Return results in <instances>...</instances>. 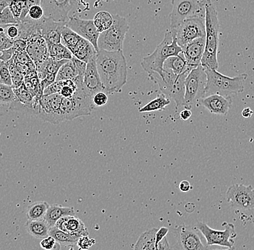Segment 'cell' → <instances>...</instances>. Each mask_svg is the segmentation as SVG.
<instances>
[{
  "mask_svg": "<svg viewBox=\"0 0 254 250\" xmlns=\"http://www.w3.org/2000/svg\"><path fill=\"white\" fill-rule=\"evenodd\" d=\"M34 5H41V0H25V5H24L23 12L19 19V22L24 20L28 15V10L30 8Z\"/></svg>",
  "mask_w": 254,
  "mask_h": 250,
  "instance_id": "cell-47",
  "label": "cell"
},
{
  "mask_svg": "<svg viewBox=\"0 0 254 250\" xmlns=\"http://www.w3.org/2000/svg\"><path fill=\"white\" fill-rule=\"evenodd\" d=\"M18 20L14 17L9 7L5 8L0 13V25H10V24H17Z\"/></svg>",
  "mask_w": 254,
  "mask_h": 250,
  "instance_id": "cell-41",
  "label": "cell"
},
{
  "mask_svg": "<svg viewBox=\"0 0 254 250\" xmlns=\"http://www.w3.org/2000/svg\"><path fill=\"white\" fill-rule=\"evenodd\" d=\"M204 15L189 17L184 20L174 31H171L176 37L178 45L182 49L193 40L205 37Z\"/></svg>",
  "mask_w": 254,
  "mask_h": 250,
  "instance_id": "cell-10",
  "label": "cell"
},
{
  "mask_svg": "<svg viewBox=\"0 0 254 250\" xmlns=\"http://www.w3.org/2000/svg\"><path fill=\"white\" fill-rule=\"evenodd\" d=\"M49 235L54 237L57 243L63 246L77 244L79 240L78 237H74L66 232H64L56 227H51L49 229Z\"/></svg>",
  "mask_w": 254,
  "mask_h": 250,
  "instance_id": "cell-31",
  "label": "cell"
},
{
  "mask_svg": "<svg viewBox=\"0 0 254 250\" xmlns=\"http://www.w3.org/2000/svg\"><path fill=\"white\" fill-rule=\"evenodd\" d=\"M236 250V249H235L234 247H233V248H228V249H226V250L216 249V250Z\"/></svg>",
  "mask_w": 254,
  "mask_h": 250,
  "instance_id": "cell-57",
  "label": "cell"
},
{
  "mask_svg": "<svg viewBox=\"0 0 254 250\" xmlns=\"http://www.w3.org/2000/svg\"><path fill=\"white\" fill-rule=\"evenodd\" d=\"M179 188L182 192H187L191 189V186H190V181L184 180V181H181Z\"/></svg>",
  "mask_w": 254,
  "mask_h": 250,
  "instance_id": "cell-53",
  "label": "cell"
},
{
  "mask_svg": "<svg viewBox=\"0 0 254 250\" xmlns=\"http://www.w3.org/2000/svg\"><path fill=\"white\" fill-rule=\"evenodd\" d=\"M6 33H7L8 37L13 41L18 39V25H17V24H10V25H7V28H6Z\"/></svg>",
  "mask_w": 254,
  "mask_h": 250,
  "instance_id": "cell-48",
  "label": "cell"
},
{
  "mask_svg": "<svg viewBox=\"0 0 254 250\" xmlns=\"http://www.w3.org/2000/svg\"><path fill=\"white\" fill-rule=\"evenodd\" d=\"M179 250H209V247L201 242L195 229L182 224L173 229Z\"/></svg>",
  "mask_w": 254,
  "mask_h": 250,
  "instance_id": "cell-15",
  "label": "cell"
},
{
  "mask_svg": "<svg viewBox=\"0 0 254 250\" xmlns=\"http://www.w3.org/2000/svg\"><path fill=\"white\" fill-rule=\"evenodd\" d=\"M24 5L25 0H8V7L18 21L23 12Z\"/></svg>",
  "mask_w": 254,
  "mask_h": 250,
  "instance_id": "cell-37",
  "label": "cell"
},
{
  "mask_svg": "<svg viewBox=\"0 0 254 250\" xmlns=\"http://www.w3.org/2000/svg\"><path fill=\"white\" fill-rule=\"evenodd\" d=\"M41 31L43 38L45 39L48 47L61 44L62 31L66 23L56 22L47 17H43L41 19Z\"/></svg>",
  "mask_w": 254,
  "mask_h": 250,
  "instance_id": "cell-21",
  "label": "cell"
},
{
  "mask_svg": "<svg viewBox=\"0 0 254 250\" xmlns=\"http://www.w3.org/2000/svg\"><path fill=\"white\" fill-rule=\"evenodd\" d=\"M71 54L77 60L87 63L93 57H96L97 52L88 41L81 38L76 47L71 51Z\"/></svg>",
  "mask_w": 254,
  "mask_h": 250,
  "instance_id": "cell-25",
  "label": "cell"
},
{
  "mask_svg": "<svg viewBox=\"0 0 254 250\" xmlns=\"http://www.w3.org/2000/svg\"><path fill=\"white\" fill-rule=\"evenodd\" d=\"M63 99V97L60 93L43 95L40 101L39 112L37 117L53 125H59L63 122L60 111Z\"/></svg>",
  "mask_w": 254,
  "mask_h": 250,
  "instance_id": "cell-14",
  "label": "cell"
},
{
  "mask_svg": "<svg viewBox=\"0 0 254 250\" xmlns=\"http://www.w3.org/2000/svg\"><path fill=\"white\" fill-rule=\"evenodd\" d=\"M204 70L206 75L204 97L212 94L228 97L233 94L241 93L244 91V83L248 77L246 73L230 78L224 76L215 70Z\"/></svg>",
  "mask_w": 254,
  "mask_h": 250,
  "instance_id": "cell-5",
  "label": "cell"
},
{
  "mask_svg": "<svg viewBox=\"0 0 254 250\" xmlns=\"http://www.w3.org/2000/svg\"><path fill=\"white\" fill-rule=\"evenodd\" d=\"M14 63H18L25 64V65H29L33 69L36 70V65L30 58L29 55L27 53L26 51H20V52H16L13 57L10 59Z\"/></svg>",
  "mask_w": 254,
  "mask_h": 250,
  "instance_id": "cell-40",
  "label": "cell"
},
{
  "mask_svg": "<svg viewBox=\"0 0 254 250\" xmlns=\"http://www.w3.org/2000/svg\"><path fill=\"white\" fill-rule=\"evenodd\" d=\"M168 232H169V230L166 227H161L158 229L156 232V236H155V244H156V246L158 243H160L163 238L166 237Z\"/></svg>",
  "mask_w": 254,
  "mask_h": 250,
  "instance_id": "cell-50",
  "label": "cell"
},
{
  "mask_svg": "<svg viewBox=\"0 0 254 250\" xmlns=\"http://www.w3.org/2000/svg\"><path fill=\"white\" fill-rule=\"evenodd\" d=\"M0 83L12 86V78L7 63L0 60Z\"/></svg>",
  "mask_w": 254,
  "mask_h": 250,
  "instance_id": "cell-39",
  "label": "cell"
},
{
  "mask_svg": "<svg viewBox=\"0 0 254 250\" xmlns=\"http://www.w3.org/2000/svg\"><path fill=\"white\" fill-rule=\"evenodd\" d=\"M195 68L189 67L182 74L176 76L174 73L163 72L161 78L156 73L149 76L152 81L158 84L160 91L167 98H171L176 102V106H184L185 95V81L192 69Z\"/></svg>",
  "mask_w": 254,
  "mask_h": 250,
  "instance_id": "cell-6",
  "label": "cell"
},
{
  "mask_svg": "<svg viewBox=\"0 0 254 250\" xmlns=\"http://www.w3.org/2000/svg\"><path fill=\"white\" fill-rule=\"evenodd\" d=\"M16 100L15 92L12 86L0 83V103L11 104Z\"/></svg>",
  "mask_w": 254,
  "mask_h": 250,
  "instance_id": "cell-35",
  "label": "cell"
},
{
  "mask_svg": "<svg viewBox=\"0 0 254 250\" xmlns=\"http://www.w3.org/2000/svg\"><path fill=\"white\" fill-rule=\"evenodd\" d=\"M108 94L105 92H99L93 97V103L95 107H101L108 103Z\"/></svg>",
  "mask_w": 254,
  "mask_h": 250,
  "instance_id": "cell-46",
  "label": "cell"
},
{
  "mask_svg": "<svg viewBox=\"0 0 254 250\" xmlns=\"http://www.w3.org/2000/svg\"><path fill=\"white\" fill-rule=\"evenodd\" d=\"M44 9L41 5H34L30 8L28 15L33 20H39L44 17Z\"/></svg>",
  "mask_w": 254,
  "mask_h": 250,
  "instance_id": "cell-43",
  "label": "cell"
},
{
  "mask_svg": "<svg viewBox=\"0 0 254 250\" xmlns=\"http://www.w3.org/2000/svg\"><path fill=\"white\" fill-rule=\"evenodd\" d=\"M25 51L36 65V71L49 58L47 42L41 35L27 40Z\"/></svg>",
  "mask_w": 254,
  "mask_h": 250,
  "instance_id": "cell-17",
  "label": "cell"
},
{
  "mask_svg": "<svg viewBox=\"0 0 254 250\" xmlns=\"http://www.w3.org/2000/svg\"><path fill=\"white\" fill-rule=\"evenodd\" d=\"M82 85L85 91L92 98L99 92H105L99 74H98V69H97L96 57H93L87 63Z\"/></svg>",
  "mask_w": 254,
  "mask_h": 250,
  "instance_id": "cell-18",
  "label": "cell"
},
{
  "mask_svg": "<svg viewBox=\"0 0 254 250\" xmlns=\"http://www.w3.org/2000/svg\"><path fill=\"white\" fill-rule=\"evenodd\" d=\"M222 227H225L224 230H216L209 227L206 223L198 222L196 224V229L204 236L206 241V246L217 245L227 248H233L235 245L233 239L237 236L235 226L231 223L225 222L222 224Z\"/></svg>",
  "mask_w": 254,
  "mask_h": 250,
  "instance_id": "cell-11",
  "label": "cell"
},
{
  "mask_svg": "<svg viewBox=\"0 0 254 250\" xmlns=\"http://www.w3.org/2000/svg\"><path fill=\"white\" fill-rule=\"evenodd\" d=\"M198 103L212 114L226 116L231 108L233 101L231 96L212 94L200 99Z\"/></svg>",
  "mask_w": 254,
  "mask_h": 250,
  "instance_id": "cell-19",
  "label": "cell"
},
{
  "mask_svg": "<svg viewBox=\"0 0 254 250\" xmlns=\"http://www.w3.org/2000/svg\"><path fill=\"white\" fill-rule=\"evenodd\" d=\"M227 200L231 208L237 210H251L254 208V188L252 185L234 184L228 188Z\"/></svg>",
  "mask_w": 254,
  "mask_h": 250,
  "instance_id": "cell-12",
  "label": "cell"
},
{
  "mask_svg": "<svg viewBox=\"0 0 254 250\" xmlns=\"http://www.w3.org/2000/svg\"><path fill=\"white\" fill-rule=\"evenodd\" d=\"M66 25L81 37L88 41L94 47L96 52H98V40L100 33L95 26L93 20H85L72 16L69 17Z\"/></svg>",
  "mask_w": 254,
  "mask_h": 250,
  "instance_id": "cell-16",
  "label": "cell"
},
{
  "mask_svg": "<svg viewBox=\"0 0 254 250\" xmlns=\"http://www.w3.org/2000/svg\"><path fill=\"white\" fill-rule=\"evenodd\" d=\"M86 66L87 63L73 57L71 60H68L66 63L64 64L60 68L57 73L56 81L73 80L79 76H84Z\"/></svg>",
  "mask_w": 254,
  "mask_h": 250,
  "instance_id": "cell-23",
  "label": "cell"
},
{
  "mask_svg": "<svg viewBox=\"0 0 254 250\" xmlns=\"http://www.w3.org/2000/svg\"><path fill=\"white\" fill-rule=\"evenodd\" d=\"M7 25H0V54L12 47L13 41L8 37L6 33Z\"/></svg>",
  "mask_w": 254,
  "mask_h": 250,
  "instance_id": "cell-38",
  "label": "cell"
},
{
  "mask_svg": "<svg viewBox=\"0 0 254 250\" xmlns=\"http://www.w3.org/2000/svg\"><path fill=\"white\" fill-rule=\"evenodd\" d=\"M56 78H57V76L54 74H47V76H46L45 79H43L42 81H40V85H41V88L43 89V90L47 87L48 86L52 85V83L56 81Z\"/></svg>",
  "mask_w": 254,
  "mask_h": 250,
  "instance_id": "cell-49",
  "label": "cell"
},
{
  "mask_svg": "<svg viewBox=\"0 0 254 250\" xmlns=\"http://www.w3.org/2000/svg\"><path fill=\"white\" fill-rule=\"evenodd\" d=\"M93 23L100 33L106 31L112 25L114 17L106 11H101L95 15Z\"/></svg>",
  "mask_w": 254,
  "mask_h": 250,
  "instance_id": "cell-32",
  "label": "cell"
},
{
  "mask_svg": "<svg viewBox=\"0 0 254 250\" xmlns=\"http://www.w3.org/2000/svg\"><path fill=\"white\" fill-rule=\"evenodd\" d=\"M63 86V81H55L52 85L48 86L44 89L43 94L44 95H52V94L60 93Z\"/></svg>",
  "mask_w": 254,
  "mask_h": 250,
  "instance_id": "cell-45",
  "label": "cell"
},
{
  "mask_svg": "<svg viewBox=\"0 0 254 250\" xmlns=\"http://www.w3.org/2000/svg\"><path fill=\"white\" fill-rule=\"evenodd\" d=\"M76 4L77 0H41L44 17L60 23H66L69 20V12Z\"/></svg>",
  "mask_w": 254,
  "mask_h": 250,
  "instance_id": "cell-13",
  "label": "cell"
},
{
  "mask_svg": "<svg viewBox=\"0 0 254 250\" xmlns=\"http://www.w3.org/2000/svg\"><path fill=\"white\" fill-rule=\"evenodd\" d=\"M40 245H41V248L45 250H60V245H61L57 243L54 237L49 235L41 240Z\"/></svg>",
  "mask_w": 254,
  "mask_h": 250,
  "instance_id": "cell-42",
  "label": "cell"
},
{
  "mask_svg": "<svg viewBox=\"0 0 254 250\" xmlns=\"http://www.w3.org/2000/svg\"><path fill=\"white\" fill-rule=\"evenodd\" d=\"M48 49H49V57L53 60H58V61L64 60H69L73 57L70 51L62 43L49 46Z\"/></svg>",
  "mask_w": 254,
  "mask_h": 250,
  "instance_id": "cell-34",
  "label": "cell"
},
{
  "mask_svg": "<svg viewBox=\"0 0 254 250\" xmlns=\"http://www.w3.org/2000/svg\"><path fill=\"white\" fill-rule=\"evenodd\" d=\"M68 216H75V211L73 207H65L59 204H53L49 205L44 220L51 228L55 227L58 220Z\"/></svg>",
  "mask_w": 254,
  "mask_h": 250,
  "instance_id": "cell-24",
  "label": "cell"
},
{
  "mask_svg": "<svg viewBox=\"0 0 254 250\" xmlns=\"http://www.w3.org/2000/svg\"><path fill=\"white\" fill-rule=\"evenodd\" d=\"M8 7V0H0V13Z\"/></svg>",
  "mask_w": 254,
  "mask_h": 250,
  "instance_id": "cell-56",
  "label": "cell"
},
{
  "mask_svg": "<svg viewBox=\"0 0 254 250\" xmlns=\"http://www.w3.org/2000/svg\"><path fill=\"white\" fill-rule=\"evenodd\" d=\"M182 49L178 45L176 37L171 31H167L164 39L157 46L151 55L143 59L141 66L148 76L156 73L163 76V63L167 59L182 53Z\"/></svg>",
  "mask_w": 254,
  "mask_h": 250,
  "instance_id": "cell-4",
  "label": "cell"
},
{
  "mask_svg": "<svg viewBox=\"0 0 254 250\" xmlns=\"http://www.w3.org/2000/svg\"><path fill=\"white\" fill-rule=\"evenodd\" d=\"M113 17L114 22L110 28L100 33L98 40V51H123L125 36L129 27L125 17L119 15H113Z\"/></svg>",
  "mask_w": 254,
  "mask_h": 250,
  "instance_id": "cell-7",
  "label": "cell"
},
{
  "mask_svg": "<svg viewBox=\"0 0 254 250\" xmlns=\"http://www.w3.org/2000/svg\"><path fill=\"white\" fill-rule=\"evenodd\" d=\"M171 103V100L163 94H160L156 98L144 105L139 109L140 113L152 112V111H162L166 109L167 106Z\"/></svg>",
  "mask_w": 254,
  "mask_h": 250,
  "instance_id": "cell-30",
  "label": "cell"
},
{
  "mask_svg": "<svg viewBox=\"0 0 254 250\" xmlns=\"http://www.w3.org/2000/svg\"><path fill=\"white\" fill-rule=\"evenodd\" d=\"M206 84V75L204 68L199 65L192 69L185 81L184 106L190 107L204 98Z\"/></svg>",
  "mask_w": 254,
  "mask_h": 250,
  "instance_id": "cell-8",
  "label": "cell"
},
{
  "mask_svg": "<svg viewBox=\"0 0 254 250\" xmlns=\"http://www.w3.org/2000/svg\"><path fill=\"white\" fill-rule=\"evenodd\" d=\"M25 229L29 235L39 240H43L49 236V229L45 220L39 221H30L28 220L25 224Z\"/></svg>",
  "mask_w": 254,
  "mask_h": 250,
  "instance_id": "cell-27",
  "label": "cell"
},
{
  "mask_svg": "<svg viewBox=\"0 0 254 250\" xmlns=\"http://www.w3.org/2000/svg\"><path fill=\"white\" fill-rule=\"evenodd\" d=\"M96 66L105 93L108 95L120 91L127 83V64L123 51H98Z\"/></svg>",
  "mask_w": 254,
  "mask_h": 250,
  "instance_id": "cell-1",
  "label": "cell"
},
{
  "mask_svg": "<svg viewBox=\"0 0 254 250\" xmlns=\"http://www.w3.org/2000/svg\"><path fill=\"white\" fill-rule=\"evenodd\" d=\"M77 244L79 250H87L95 245V240L94 239L89 238L88 236H83L79 237Z\"/></svg>",
  "mask_w": 254,
  "mask_h": 250,
  "instance_id": "cell-44",
  "label": "cell"
},
{
  "mask_svg": "<svg viewBox=\"0 0 254 250\" xmlns=\"http://www.w3.org/2000/svg\"><path fill=\"white\" fill-rule=\"evenodd\" d=\"M82 79L83 77L74 79L77 85V90L71 98H63L60 107L63 122L90 115L93 109L96 108L93 104V98L83 87Z\"/></svg>",
  "mask_w": 254,
  "mask_h": 250,
  "instance_id": "cell-3",
  "label": "cell"
},
{
  "mask_svg": "<svg viewBox=\"0 0 254 250\" xmlns=\"http://www.w3.org/2000/svg\"><path fill=\"white\" fill-rule=\"evenodd\" d=\"M186 63L185 59L182 53L178 56L169 57L163 63V72L174 73L176 76L182 74L189 68Z\"/></svg>",
  "mask_w": 254,
  "mask_h": 250,
  "instance_id": "cell-26",
  "label": "cell"
},
{
  "mask_svg": "<svg viewBox=\"0 0 254 250\" xmlns=\"http://www.w3.org/2000/svg\"><path fill=\"white\" fill-rule=\"evenodd\" d=\"M170 14V31H174L186 19L195 15H205L204 0H172Z\"/></svg>",
  "mask_w": 254,
  "mask_h": 250,
  "instance_id": "cell-9",
  "label": "cell"
},
{
  "mask_svg": "<svg viewBox=\"0 0 254 250\" xmlns=\"http://www.w3.org/2000/svg\"><path fill=\"white\" fill-rule=\"evenodd\" d=\"M205 48V37L198 38L188 43L182 48V55L186 63L192 68L201 65V60Z\"/></svg>",
  "mask_w": 254,
  "mask_h": 250,
  "instance_id": "cell-20",
  "label": "cell"
},
{
  "mask_svg": "<svg viewBox=\"0 0 254 250\" xmlns=\"http://www.w3.org/2000/svg\"><path fill=\"white\" fill-rule=\"evenodd\" d=\"M205 9V48L201 60V66L204 69H218L217 52L219 47V23L218 14L217 9L211 0H204Z\"/></svg>",
  "mask_w": 254,
  "mask_h": 250,
  "instance_id": "cell-2",
  "label": "cell"
},
{
  "mask_svg": "<svg viewBox=\"0 0 254 250\" xmlns=\"http://www.w3.org/2000/svg\"><path fill=\"white\" fill-rule=\"evenodd\" d=\"M253 113L254 111H252V109H251L250 107L245 108V109L242 111V116L244 118H249L252 117Z\"/></svg>",
  "mask_w": 254,
  "mask_h": 250,
  "instance_id": "cell-55",
  "label": "cell"
},
{
  "mask_svg": "<svg viewBox=\"0 0 254 250\" xmlns=\"http://www.w3.org/2000/svg\"><path fill=\"white\" fill-rule=\"evenodd\" d=\"M191 111L190 109H186L181 111L179 116H180V118L182 120L187 121L191 117Z\"/></svg>",
  "mask_w": 254,
  "mask_h": 250,
  "instance_id": "cell-54",
  "label": "cell"
},
{
  "mask_svg": "<svg viewBox=\"0 0 254 250\" xmlns=\"http://www.w3.org/2000/svg\"><path fill=\"white\" fill-rule=\"evenodd\" d=\"M158 229V228H154L142 233L138 239L134 250H157L155 236Z\"/></svg>",
  "mask_w": 254,
  "mask_h": 250,
  "instance_id": "cell-28",
  "label": "cell"
},
{
  "mask_svg": "<svg viewBox=\"0 0 254 250\" xmlns=\"http://www.w3.org/2000/svg\"><path fill=\"white\" fill-rule=\"evenodd\" d=\"M77 89V85L74 80L63 81V86L60 90V95L63 98H71Z\"/></svg>",
  "mask_w": 254,
  "mask_h": 250,
  "instance_id": "cell-36",
  "label": "cell"
},
{
  "mask_svg": "<svg viewBox=\"0 0 254 250\" xmlns=\"http://www.w3.org/2000/svg\"><path fill=\"white\" fill-rule=\"evenodd\" d=\"M157 250H171L169 243L166 237L163 238L160 243H158L156 246Z\"/></svg>",
  "mask_w": 254,
  "mask_h": 250,
  "instance_id": "cell-52",
  "label": "cell"
},
{
  "mask_svg": "<svg viewBox=\"0 0 254 250\" xmlns=\"http://www.w3.org/2000/svg\"><path fill=\"white\" fill-rule=\"evenodd\" d=\"M55 227L74 237L89 236V232L84 223L76 216H64L56 223Z\"/></svg>",
  "mask_w": 254,
  "mask_h": 250,
  "instance_id": "cell-22",
  "label": "cell"
},
{
  "mask_svg": "<svg viewBox=\"0 0 254 250\" xmlns=\"http://www.w3.org/2000/svg\"><path fill=\"white\" fill-rule=\"evenodd\" d=\"M12 47L15 48L17 52L25 51L27 47V41L26 40L17 39L13 41Z\"/></svg>",
  "mask_w": 254,
  "mask_h": 250,
  "instance_id": "cell-51",
  "label": "cell"
},
{
  "mask_svg": "<svg viewBox=\"0 0 254 250\" xmlns=\"http://www.w3.org/2000/svg\"><path fill=\"white\" fill-rule=\"evenodd\" d=\"M49 206V203L46 201H38L31 204L27 210V218L30 221L44 220Z\"/></svg>",
  "mask_w": 254,
  "mask_h": 250,
  "instance_id": "cell-29",
  "label": "cell"
},
{
  "mask_svg": "<svg viewBox=\"0 0 254 250\" xmlns=\"http://www.w3.org/2000/svg\"><path fill=\"white\" fill-rule=\"evenodd\" d=\"M81 38L82 37L80 36L66 25L63 27L62 31V44L67 48L71 52L76 47Z\"/></svg>",
  "mask_w": 254,
  "mask_h": 250,
  "instance_id": "cell-33",
  "label": "cell"
}]
</instances>
